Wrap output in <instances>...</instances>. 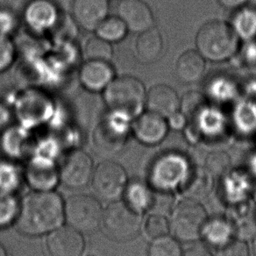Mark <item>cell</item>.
Returning <instances> with one entry per match:
<instances>
[{
    "label": "cell",
    "instance_id": "cell-29",
    "mask_svg": "<svg viewBox=\"0 0 256 256\" xmlns=\"http://www.w3.org/2000/svg\"><path fill=\"white\" fill-rule=\"evenodd\" d=\"M18 206L14 198L9 193L0 192V224L8 223L14 218H17Z\"/></svg>",
    "mask_w": 256,
    "mask_h": 256
},
{
    "label": "cell",
    "instance_id": "cell-31",
    "mask_svg": "<svg viewBox=\"0 0 256 256\" xmlns=\"http://www.w3.org/2000/svg\"><path fill=\"white\" fill-rule=\"evenodd\" d=\"M14 46L11 40L0 36V72L11 65L14 58Z\"/></svg>",
    "mask_w": 256,
    "mask_h": 256
},
{
    "label": "cell",
    "instance_id": "cell-16",
    "mask_svg": "<svg viewBox=\"0 0 256 256\" xmlns=\"http://www.w3.org/2000/svg\"><path fill=\"white\" fill-rule=\"evenodd\" d=\"M165 118L151 112L143 114L134 124V132L140 142L153 145L162 142L168 132Z\"/></svg>",
    "mask_w": 256,
    "mask_h": 256
},
{
    "label": "cell",
    "instance_id": "cell-30",
    "mask_svg": "<svg viewBox=\"0 0 256 256\" xmlns=\"http://www.w3.org/2000/svg\"><path fill=\"white\" fill-rule=\"evenodd\" d=\"M217 256H251L250 249L246 242L240 240H231L222 246Z\"/></svg>",
    "mask_w": 256,
    "mask_h": 256
},
{
    "label": "cell",
    "instance_id": "cell-35",
    "mask_svg": "<svg viewBox=\"0 0 256 256\" xmlns=\"http://www.w3.org/2000/svg\"><path fill=\"white\" fill-rule=\"evenodd\" d=\"M0 256H8L6 250L4 248V246L2 245L1 243H0Z\"/></svg>",
    "mask_w": 256,
    "mask_h": 256
},
{
    "label": "cell",
    "instance_id": "cell-3",
    "mask_svg": "<svg viewBox=\"0 0 256 256\" xmlns=\"http://www.w3.org/2000/svg\"><path fill=\"white\" fill-rule=\"evenodd\" d=\"M200 54L212 62H222L238 50V34L226 22L212 20L201 26L196 37Z\"/></svg>",
    "mask_w": 256,
    "mask_h": 256
},
{
    "label": "cell",
    "instance_id": "cell-33",
    "mask_svg": "<svg viewBox=\"0 0 256 256\" xmlns=\"http://www.w3.org/2000/svg\"><path fill=\"white\" fill-rule=\"evenodd\" d=\"M182 256H214L204 246L196 244L186 251Z\"/></svg>",
    "mask_w": 256,
    "mask_h": 256
},
{
    "label": "cell",
    "instance_id": "cell-21",
    "mask_svg": "<svg viewBox=\"0 0 256 256\" xmlns=\"http://www.w3.org/2000/svg\"><path fill=\"white\" fill-rule=\"evenodd\" d=\"M232 234L234 229L231 224L220 218L207 220L203 230V234L207 240L214 245L220 246L231 242Z\"/></svg>",
    "mask_w": 256,
    "mask_h": 256
},
{
    "label": "cell",
    "instance_id": "cell-13",
    "mask_svg": "<svg viewBox=\"0 0 256 256\" xmlns=\"http://www.w3.org/2000/svg\"><path fill=\"white\" fill-rule=\"evenodd\" d=\"M26 180L34 190H53L60 181V174L52 162L45 159H34L25 171Z\"/></svg>",
    "mask_w": 256,
    "mask_h": 256
},
{
    "label": "cell",
    "instance_id": "cell-2",
    "mask_svg": "<svg viewBox=\"0 0 256 256\" xmlns=\"http://www.w3.org/2000/svg\"><path fill=\"white\" fill-rule=\"evenodd\" d=\"M104 96L107 106L115 116L131 118L142 109L146 101V90L138 79L122 76L109 84Z\"/></svg>",
    "mask_w": 256,
    "mask_h": 256
},
{
    "label": "cell",
    "instance_id": "cell-8",
    "mask_svg": "<svg viewBox=\"0 0 256 256\" xmlns=\"http://www.w3.org/2000/svg\"><path fill=\"white\" fill-rule=\"evenodd\" d=\"M128 136L126 126L116 118H106L96 126L92 134L93 148L102 156L118 153Z\"/></svg>",
    "mask_w": 256,
    "mask_h": 256
},
{
    "label": "cell",
    "instance_id": "cell-26",
    "mask_svg": "<svg viewBox=\"0 0 256 256\" xmlns=\"http://www.w3.org/2000/svg\"><path fill=\"white\" fill-rule=\"evenodd\" d=\"M180 107L182 114L188 118H195L201 114L206 107V100L203 95L196 92H190L185 94L181 100Z\"/></svg>",
    "mask_w": 256,
    "mask_h": 256
},
{
    "label": "cell",
    "instance_id": "cell-34",
    "mask_svg": "<svg viewBox=\"0 0 256 256\" xmlns=\"http://www.w3.org/2000/svg\"><path fill=\"white\" fill-rule=\"evenodd\" d=\"M221 6L224 8H229V9H235V8L242 6L248 1V0H218Z\"/></svg>",
    "mask_w": 256,
    "mask_h": 256
},
{
    "label": "cell",
    "instance_id": "cell-36",
    "mask_svg": "<svg viewBox=\"0 0 256 256\" xmlns=\"http://www.w3.org/2000/svg\"><path fill=\"white\" fill-rule=\"evenodd\" d=\"M252 251H254V256H256V236L254 240V244H252Z\"/></svg>",
    "mask_w": 256,
    "mask_h": 256
},
{
    "label": "cell",
    "instance_id": "cell-23",
    "mask_svg": "<svg viewBox=\"0 0 256 256\" xmlns=\"http://www.w3.org/2000/svg\"><path fill=\"white\" fill-rule=\"evenodd\" d=\"M126 31L128 28L120 17L106 18L96 28L98 36L109 42L123 39Z\"/></svg>",
    "mask_w": 256,
    "mask_h": 256
},
{
    "label": "cell",
    "instance_id": "cell-24",
    "mask_svg": "<svg viewBox=\"0 0 256 256\" xmlns=\"http://www.w3.org/2000/svg\"><path fill=\"white\" fill-rule=\"evenodd\" d=\"M150 256H182L181 246L176 238L165 235L154 238L148 250Z\"/></svg>",
    "mask_w": 256,
    "mask_h": 256
},
{
    "label": "cell",
    "instance_id": "cell-14",
    "mask_svg": "<svg viewBox=\"0 0 256 256\" xmlns=\"http://www.w3.org/2000/svg\"><path fill=\"white\" fill-rule=\"evenodd\" d=\"M145 104L148 112L167 118L178 112L181 100L170 86L158 84L152 87L148 92Z\"/></svg>",
    "mask_w": 256,
    "mask_h": 256
},
{
    "label": "cell",
    "instance_id": "cell-18",
    "mask_svg": "<svg viewBox=\"0 0 256 256\" xmlns=\"http://www.w3.org/2000/svg\"><path fill=\"white\" fill-rule=\"evenodd\" d=\"M206 72V60L200 52L190 50L179 57L176 73L178 78L184 84L196 82L202 78Z\"/></svg>",
    "mask_w": 256,
    "mask_h": 256
},
{
    "label": "cell",
    "instance_id": "cell-11",
    "mask_svg": "<svg viewBox=\"0 0 256 256\" xmlns=\"http://www.w3.org/2000/svg\"><path fill=\"white\" fill-rule=\"evenodd\" d=\"M45 248L48 256H82L86 242L80 232L62 226L48 234Z\"/></svg>",
    "mask_w": 256,
    "mask_h": 256
},
{
    "label": "cell",
    "instance_id": "cell-17",
    "mask_svg": "<svg viewBox=\"0 0 256 256\" xmlns=\"http://www.w3.org/2000/svg\"><path fill=\"white\" fill-rule=\"evenodd\" d=\"M82 86L92 92L104 90L114 80V72L108 62L88 60L80 70Z\"/></svg>",
    "mask_w": 256,
    "mask_h": 256
},
{
    "label": "cell",
    "instance_id": "cell-7",
    "mask_svg": "<svg viewBox=\"0 0 256 256\" xmlns=\"http://www.w3.org/2000/svg\"><path fill=\"white\" fill-rule=\"evenodd\" d=\"M90 184L96 196L112 202L124 193L128 184V174L120 164L104 160L94 168Z\"/></svg>",
    "mask_w": 256,
    "mask_h": 256
},
{
    "label": "cell",
    "instance_id": "cell-5",
    "mask_svg": "<svg viewBox=\"0 0 256 256\" xmlns=\"http://www.w3.org/2000/svg\"><path fill=\"white\" fill-rule=\"evenodd\" d=\"M103 214L100 200L90 195L76 194L64 201L65 222L82 234L101 228Z\"/></svg>",
    "mask_w": 256,
    "mask_h": 256
},
{
    "label": "cell",
    "instance_id": "cell-20",
    "mask_svg": "<svg viewBox=\"0 0 256 256\" xmlns=\"http://www.w3.org/2000/svg\"><path fill=\"white\" fill-rule=\"evenodd\" d=\"M124 202L136 212H143L153 204V193L150 187L143 182H128L124 193Z\"/></svg>",
    "mask_w": 256,
    "mask_h": 256
},
{
    "label": "cell",
    "instance_id": "cell-25",
    "mask_svg": "<svg viewBox=\"0 0 256 256\" xmlns=\"http://www.w3.org/2000/svg\"><path fill=\"white\" fill-rule=\"evenodd\" d=\"M84 53L88 60L109 62L112 57V48L109 42L96 36L87 42Z\"/></svg>",
    "mask_w": 256,
    "mask_h": 256
},
{
    "label": "cell",
    "instance_id": "cell-9",
    "mask_svg": "<svg viewBox=\"0 0 256 256\" xmlns=\"http://www.w3.org/2000/svg\"><path fill=\"white\" fill-rule=\"evenodd\" d=\"M94 168L88 154L84 150H73L65 157L59 170L60 182L68 188H84L92 181Z\"/></svg>",
    "mask_w": 256,
    "mask_h": 256
},
{
    "label": "cell",
    "instance_id": "cell-1",
    "mask_svg": "<svg viewBox=\"0 0 256 256\" xmlns=\"http://www.w3.org/2000/svg\"><path fill=\"white\" fill-rule=\"evenodd\" d=\"M64 223V200L57 192L32 190L20 204L16 226L22 234H48Z\"/></svg>",
    "mask_w": 256,
    "mask_h": 256
},
{
    "label": "cell",
    "instance_id": "cell-32",
    "mask_svg": "<svg viewBox=\"0 0 256 256\" xmlns=\"http://www.w3.org/2000/svg\"><path fill=\"white\" fill-rule=\"evenodd\" d=\"M168 124L176 130H181L184 128L186 122L188 120L187 118L185 117L184 114L178 112L171 115L170 117L168 118Z\"/></svg>",
    "mask_w": 256,
    "mask_h": 256
},
{
    "label": "cell",
    "instance_id": "cell-15",
    "mask_svg": "<svg viewBox=\"0 0 256 256\" xmlns=\"http://www.w3.org/2000/svg\"><path fill=\"white\" fill-rule=\"evenodd\" d=\"M108 0H74L72 14L76 22L86 30H94L106 18Z\"/></svg>",
    "mask_w": 256,
    "mask_h": 256
},
{
    "label": "cell",
    "instance_id": "cell-10",
    "mask_svg": "<svg viewBox=\"0 0 256 256\" xmlns=\"http://www.w3.org/2000/svg\"><path fill=\"white\" fill-rule=\"evenodd\" d=\"M188 174V164L179 154H168L154 164L151 178L157 187L170 190L176 187Z\"/></svg>",
    "mask_w": 256,
    "mask_h": 256
},
{
    "label": "cell",
    "instance_id": "cell-28",
    "mask_svg": "<svg viewBox=\"0 0 256 256\" xmlns=\"http://www.w3.org/2000/svg\"><path fill=\"white\" fill-rule=\"evenodd\" d=\"M170 231V224L167 218L160 214L150 215L145 223V232L151 240L160 238L168 234Z\"/></svg>",
    "mask_w": 256,
    "mask_h": 256
},
{
    "label": "cell",
    "instance_id": "cell-4",
    "mask_svg": "<svg viewBox=\"0 0 256 256\" xmlns=\"http://www.w3.org/2000/svg\"><path fill=\"white\" fill-rule=\"evenodd\" d=\"M142 223V220L138 212L124 201L115 200L104 209L100 228L110 240L126 242L139 234Z\"/></svg>",
    "mask_w": 256,
    "mask_h": 256
},
{
    "label": "cell",
    "instance_id": "cell-6",
    "mask_svg": "<svg viewBox=\"0 0 256 256\" xmlns=\"http://www.w3.org/2000/svg\"><path fill=\"white\" fill-rule=\"evenodd\" d=\"M206 222L204 208L194 200H184L173 210L170 222V231L178 240L192 242L203 234Z\"/></svg>",
    "mask_w": 256,
    "mask_h": 256
},
{
    "label": "cell",
    "instance_id": "cell-22",
    "mask_svg": "<svg viewBox=\"0 0 256 256\" xmlns=\"http://www.w3.org/2000/svg\"><path fill=\"white\" fill-rule=\"evenodd\" d=\"M54 17V8L46 0H36L29 6L26 12V18L29 23L39 28L50 25Z\"/></svg>",
    "mask_w": 256,
    "mask_h": 256
},
{
    "label": "cell",
    "instance_id": "cell-12",
    "mask_svg": "<svg viewBox=\"0 0 256 256\" xmlns=\"http://www.w3.org/2000/svg\"><path fill=\"white\" fill-rule=\"evenodd\" d=\"M118 15L132 32L142 34L153 28L152 11L142 0H122L118 6Z\"/></svg>",
    "mask_w": 256,
    "mask_h": 256
},
{
    "label": "cell",
    "instance_id": "cell-19",
    "mask_svg": "<svg viewBox=\"0 0 256 256\" xmlns=\"http://www.w3.org/2000/svg\"><path fill=\"white\" fill-rule=\"evenodd\" d=\"M164 48V40L156 28L142 32L136 42V54L144 64H153L160 58Z\"/></svg>",
    "mask_w": 256,
    "mask_h": 256
},
{
    "label": "cell",
    "instance_id": "cell-27",
    "mask_svg": "<svg viewBox=\"0 0 256 256\" xmlns=\"http://www.w3.org/2000/svg\"><path fill=\"white\" fill-rule=\"evenodd\" d=\"M231 160L228 154L222 151H215L208 154L206 160V170L210 176H220L230 167Z\"/></svg>",
    "mask_w": 256,
    "mask_h": 256
}]
</instances>
